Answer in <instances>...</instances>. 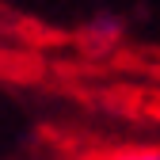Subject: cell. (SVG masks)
Segmentation results:
<instances>
[{
  "label": "cell",
  "instance_id": "obj_1",
  "mask_svg": "<svg viewBox=\"0 0 160 160\" xmlns=\"http://www.w3.org/2000/svg\"><path fill=\"white\" fill-rule=\"evenodd\" d=\"M103 160H160V149H152V145H133V149H114V152H107Z\"/></svg>",
  "mask_w": 160,
  "mask_h": 160
}]
</instances>
